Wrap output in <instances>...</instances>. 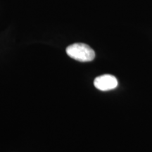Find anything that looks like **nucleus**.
Masks as SVG:
<instances>
[{"mask_svg": "<svg viewBox=\"0 0 152 152\" xmlns=\"http://www.w3.org/2000/svg\"><path fill=\"white\" fill-rule=\"evenodd\" d=\"M66 53L71 58L80 62L92 61L95 58V52L89 45L75 43L66 48Z\"/></svg>", "mask_w": 152, "mask_h": 152, "instance_id": "1", "label": "nucleus"}, {"mask_svg": "<svg viewBox=\"0 0 152 152\" xmlns=\"http://www.w3.org/2000/svg\"><path fill=\"white\" fill-rule=\"evenodd\" d=\"M94 85L96 89L101 91H109L116 88L118 80L115 76L106 74L96 77Z\"/></svg>", "mask_w": 152, "mask_h": 152, "instance_id": "2", "label": "nucleus"}]
</instances>
